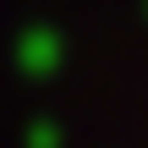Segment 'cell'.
<instances>
[{
    "label": "cell",
    "instance_id": "obj_1",
    "mask_svg": "<svg viewBox=\"0 0 148 148\" xmlns=\"http://www.w3.org/2000/svg\"><path fill=\"white\" fill-rule=\"evenodd\" d=\"M16 60H22L27 71H44V66H55V38H49V33H27V38L16 44Z\"/></svg>",
    "mask_w": 148,
    "mask_h": 148
},
{
    "label": "cell",
    "instance_id": "obj_2",
    "mask_svg": "<svg viewBox=\"0 0 148 148\" xmlns=\"http://www.w3.org/2000/svg\"><path fill=\"white\" fill-rule=\"evenodd\" d=\"M33 148H55V143H49V126H38V132H33Z\"/></svg>",
    "mask_w": 148,
    "mask_h": 148
}]
</instances>
